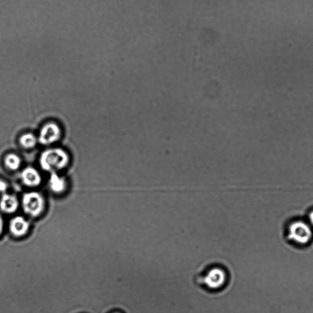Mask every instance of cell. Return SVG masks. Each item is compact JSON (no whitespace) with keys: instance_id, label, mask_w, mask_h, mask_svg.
I'll use <instances>...</instances> for the list:
<instances>
[{"instance_id":"obj_1","label":"cell","mask_w":313,"mask_h":313,"mask_svg":"<svg viewBox=\"0 0 313 313\" xmlns=\"http://www.w3.org/2000/svg\"><path fill=\"white\" fill-rule=\"evenodd\" d=\"M70 162V157L65 150L53 148L45 150L41 155L39 164L48 173H57L66 168Z\"/></svg>"},{"instance_id":"obj_2","label":"cell","mask_w":313,"mask_h":313,"mask_svg":"<svg viewBox=\"0 0 313 313\" xmlns=\"http://www.w3.org/2000/svg\"><path fill=\"white\" fill-rule=\"evenodd\" d=\"M21 206L24 212L31 217L36 218L44 212L45 207V199L39 192L26 193L23 195Z\"/></svg>"},{"instance_id":"obj_3","label":"cell","mask_w":313,"mask_h":313,"mask_svg":"<svg viewBox=\"0 0 313 313\" xmlns=\"http://www.w3.org/2000/svg\"><path fill=\"white\" fill-rule=\"evenodd\" d=\"M288 237L297 244L307 245L312 239V227L305 221H294L289 226Z\"/></svg>"},{"instance_id":"obj_4","label":"cell","mask_w":313,"mask_h":313,"mask_svg":"<svg viewBox=\"0 0 313 313\" xmlns=\"http://www.w3.org/2000/svg\"><path fill=\"white\" fill-rule=\"evenodd\" d=\"M227 279L228 275L225 270L221 267L215 266L206 273L203 278V282L209 290L216 291L225 285Z\"/></svg>"},{"instance_id":"obj_5","label":"cell","mask_w":313,"mask_h":313,"mask_svg":"<svg viewBox=\"0 0 313 313\" xmlns=\"http://www.w3.org/2000/svg\"><path fill=\"white\" fill-rule=\"evenodd\" d=\"M62 131L57 123L50 122L43 125L37 140L40 144L44 146H49L56 142L61 137Z\"/></svg>"},{"instance_id":"obj_6","label":"cell","mask_w":313,"mask_h":313,"mask_svg":"<svg viewBox=\"0 0 313 313\" xmlns=\"http://www.w3.org/2000/svg\"><path fill=\"white\" fill-rule=\"evenodd\" d=\"M9 229L10 233L14 237H23L28 233L29 223L23 216H15L10 221Z\"/></svg>"},{"instance_id":"obj_7","label":"cell","mask_w":313,"mask_h":313,"mask_svg":"<svg viewBox=\"0 0 313 313\" xmlns=\"http://www.w3.org/2000/svg\"><path fill=\"white\" fill-rule=\"evenodd\" d=\"M21 179L24 185L29 187H36L42 182L41 174L33 167H26L21 173Z\"/></svg>"},{"instance_id":"obj_8","label":"cell","mask_w":313,"mask_h":313,"mask_svg":"<svg viewBox=\"0 0 313 313\" xmlns=\"http://www.w3.org/2000/svg\"><path fill=\"white\" fill-rule=\"evenodd\" d=\"M18 206L19 202L15 195L4 194L0 199V210L5 213H14Z\"/></svg>"},{"instance_id":"obj_9","label":"cell","mask_w":313,"mask_h":313,"mask_svg":"<svg viewBox=\"0 0 313 313\" xmlns=\"http://www.w3.org/2000/svg\"><path fill=\"white\" fill-rule=\"evenodd\" d=\"M51 191L55 194H62L66 191L67 183L63 177L59 176L57 173H52L49 180Z\"/></svg>"},{"instance_id":"obj_10","label":"cell","mask_w":313,"mask_h":313,"mask_svg":"<svg viewBox=\"0 0 313 313\" xmlns=\"http://www.w3.org/2000/svg\"><path fill=\"white\" fill-rule=\"evenodd\" d=\"M37 138L33 133H25L20 136L19 142L20 145L25 149H33L36 146Z\"/></svg>"},{"instance_id":"obj_11","label":"cell","mask_w":313,"mask_h":313,"mask_svg":"<svg viewBox=\"0 0 313 313\" xmlns=\"http://www.w3.org/2000/svg\"><path fill=\"white\" fill-rule=\"evenodd\" d=\"M4 164L8 169L16 171L19 169L21 165V160L17 154H9L5 157Z\"/></svg>"},{"instance_id":"obj_12","label":"cell","mask_w":313,"mask_h":313,"mask_svg":"<svg viewBox=\"0 0 313 313\" xmlns=\"http://www.w3.org/2000/svg\"><path fill=\"white\" fill-rule=\"evenodd\" d=\"M7 184L3 181H0V194H3L7 190Z\"/></svg>"},{"instance_id":"obj_13","label":"cell","mask_w":313,"mask_h":313,"mask_svg":"<svg viewBox=\"0 0 313 313\" xmlns=\"http://www.w3.org/2000/svg\"><path fill=\"white\" fill-rule=\"evenodd\" d=\"M3 226H4L3 220H2V218L1 217V216L0 215V235L1 234L2 230H3Z\"/></svg>"},{"instance_id":"obj_14","label":"cell","mask_w":313,"mask_h":313,"mask_svg":"<svg viewBox=\"0 0 313 313\" xmlns=\"http://www.w3.org/2000/svg\"><path fill=\"white\" fill-rule=\"evenodd\" d=\"M309 220H310V223H311V224L313 226V211H312V212L310 213Z\"/></svg>"}]
</instances>
